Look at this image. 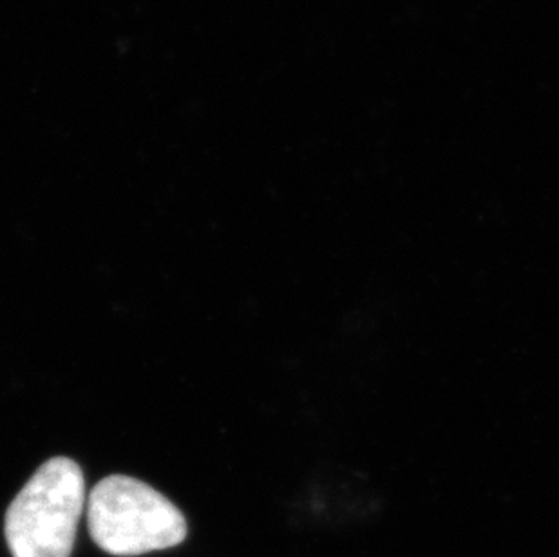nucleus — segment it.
I'll return each mask as SVG.
<instances>
[{
	"instance_id": "1",
	"label": "nucleus",
	"mask_w": 559,
	"mask_h": 557,
	"mask_svg": "<svg viewBox=\"0 0 559 557\" xmlns=\"http://www.w3.org/2000/svg\"><path fill=\"white\" fill-rule=\"evenodd\" d=\"M85 479L71 458H51L33 474L5 514L13 557H69L84 512Z\"/></svg>"
},
{
	"instance_id": "2",
	"label": "nucleus",
	"mask_w": 559,
	"mask_h": 557,
	"mask_svg": "<svg viewBox=\"0 0 559 557\" xmlns=\"http://www.w3.org/2000/svg\"><path fill=\"white\" fill-rule=\"evenodd\" d=\"M93 542L111 556L131 557L180 545L187 521L180 509L140 479L115 474L87 500Z\"/></svg>"
}]
</instances>
